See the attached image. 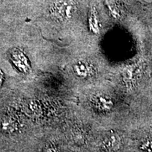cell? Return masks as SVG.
Masks as SVG:
<instances>
[{
  "instance_id": "3957f363",
  "label": "cell",
  "mask_w": 152,
  "mask_h": 152,
  "mask_svg": "<svg viewBox=\"0 0 152 152\" xmlns=\"http://www.w3.org/2000/svg\"><path fill=\"white\" fill-rule=\"evenodd\" d=\"M88 24L89 28L92 33L94 34L99 33V21L97 11L94 7H92L90 10Z\"/></svg>"
},
{
  "instance_id": "8992f818",
  "label": "cell",
  "mask_w": 152,
  "mask_h": 152,
  "mask_svg": "<svg viewBox=\"0 0 152 152\" xmlns=\"http://www.w3.org/2000/svg\"><path fill=\"white\" fill-rule=\"evenodd\" d=\"M104 145L106 149L109 151H117L119 149L120 146H121V140L118 136L112 134L106 139V140L104 142Z\"/></svg>"
},
{
  "instance_id": "5b68a950",
  "label": "cell",
  "mask_w": 152,
  "mask_h": 152,
  "mask_svg": "<svg viewBox=\"0 0 152 152\" xmlns=\"http://www.w3.org/2000/svg\"><path fill=\"white\" fill-rule=\"evenodd\" d=\"M74 70L77 75L81 77H87L92 73V67L86 62L79 61L74 66Z\"/></svg>"
},
{
  "instance_id": "ba28073f",
  "label": "cell",
  "mask_w": 152,
  "mask_h": 152,
  "mask_svg": "<svg viewBox=\"0 0 152 152\" xmlns=\"http://www.w3.org/2000/svg\"><path fill=\"white\" fill-rule=\"evenodd\" d=\"M140 149L147 152H152V137H150L140 145Z\"/></svg>"
},
{
  "instance_id": "277c9868",
  "label": "cell",
  "mask_w": 152,
  "mask_h": 152,
  "mask_svg": "<svg viewBox=\"0 0 152 152\" xmlns=\"http://www.w3.org/2000/svg\"><path fill=\"white\" fill-rule=\"evenodd\" d=\"M106 5L111 16L115 19H119L123 16L122 7L116 0H106Z\"/></svg>"
},
{
  "instance_id": "6da1fadb",
  "label": "cell",
  "mask_w": 152,
  "mask_h": 152,
  "mask_svg": "<svg viewBox=\"0 0 152 152\" xmlns=\"http://www.w3.org/2000/svg\"><path fill=\"white\" fill-rule=\"evenodd\" d=\"M76 11L74 0H55L50 6L49 14L58 21H64L71 19Z\"/></svg>"
},
{
  "instance_id": "7a4b0ae2",
  "label": "cell",
  "mask_w": 152,
  "mask_h": 152,
  "mask_svg": "<svg viewBox=\"0 0 152 152\" xmlns=\"http://www.w3.org/2000/svg\"><path fill=\"white\" fill-rule=\"evenodd\" d=\"M11 60L14 63V64L19 69L22 71H27L29 69L28 61L27 57L21 51L18 49H13L11 52Z\"/></svg>"
},
{
  "instance_id": "52a82bcc",
  "label": "cell",
  "mask_w": 152,
  "mask_h": 152,
  "mask_svg": "<svg viewBox=\"0 0 152 152\" xmlns=\"http://www.w3.org/2000/svg\"><path fill=\"white\" fill-rule=\"evenodd\" d=\"M96 103L99 109L102 110V111H109L113 106V101L107 98L106 96H99L96 101Z\"/></svg>"
}]
</instances>
